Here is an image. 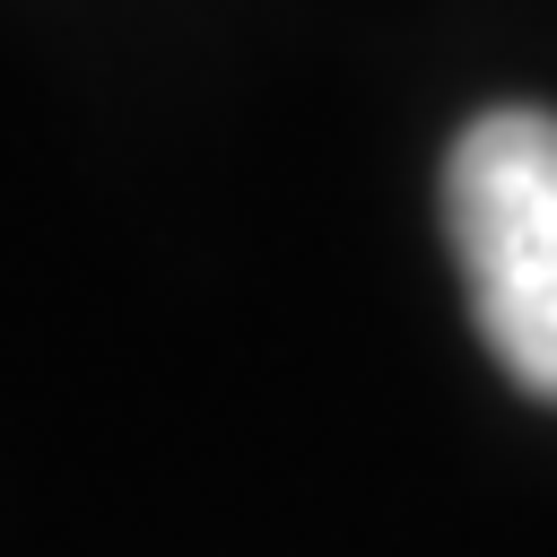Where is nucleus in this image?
I'll return each mask as SVG.
<instances>
[{"label": "nucleus", "instance_id": "obj_1", "mask_svg": "<svg viewBox=\"0 0 557 557\" xmlns=\"http://www.w3.org/2000/svg\"><path fill=\"white\" fill-rule=\"evenodd\" d=\"M444 235L496 366L557 400V113L496 104L453 139Z\"/></svg>", "mask_w": 557, "mask_h": 557}]
</instances>
